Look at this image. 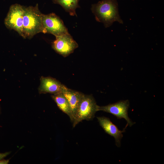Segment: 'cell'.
Listing matches in <instances>:
<instances>
[{"instance_id":"6","label":"cell","mask_w":164,"mask_h":164,"mask_svg":"<svg viewBox=\"0 0 164 164\" xmlns=\"http://www.w3.org/2000/svg\"><path fill=\"white\" fill-rule=\"evenodd\" d=\"M52 47L57 53L66 57L73 53L78 45L69 33L56 36Z\"/></svg>"},{"instance_id":"2","label":"cell","mask_w":164,"mask_h":164,"mask_svg":"<svg viewBox=\"0 0 164 164\" xmlns=\"http://www.w3.org/2000/svg\"><path fill=\"white\" fill-rule=\"evenodd\" d=\"M43 14L39 11L38 4L34 6L24 7L23 19V32L24 38H32L44 30L42 22Z\"/></svg>"},{"instance_id":"3","label":"cell","mask_w":164,"mask_h":164,"mask_svg":"<svg viewBox=\"0 0 164 164\" xmlns=\"http://www.w3.org/2000/svg\"><path fill=\"white\" fill-rule=\"evenodd\" d=\"M97 105L91 95L83 94L74 117L73 127L84 120H92L97 111Z\"/></svg>"},{"instance_id":"1","label":"cell","mask_w":164,"mask_h":164,"mask_svg":"<svg viewBox=\"0 0 164 164\" xmlns=\"http://www.w3.org/2000/svg\"><path fill=\"white\" fill-rule=\"evenodd\" d=\"M91 9L96 20L103 23L106 28L110 27L115 22L123 24L116 0H102L92 4Z\"/></svg>"},{"instance_id":"7","label":"cell","mask_w":164,"mask_h":164,"mask_svg":"<svg viewBox=\"0 0 164 164\" xmlns=\"http://www.w3.org/2000/svg\"><path fill=\"white\" fill-rule=\"evenodd\" d=\"M129 106L128 100H122L106 106H98L97 111H102L111 113L116 116L118 119L124 118L128 125L131 127L135 123L133 122L128 116V111Z\"/></svg>"},{"instance_id":"13","label":"cell","mask_w":164,"mask_h":164,"mask_svg":"<svg viewBox=\"0 0 164 164\" xmlns=\"http://www.w3.org/2000/svg\"><path fill=\"white\" fill-rule=\"evenodd\" d=\"M10 153V152H6L4 153H0V160L3 159Z\"/></svg>"},{"instance_id":"5","label":"cell","mask_w":164,"mask_h":164,"mask_svg":"<svg viewBox=\"0 0 164 164\" xmlns=\"http://www.w3.org/2000/svg\"><path fill=\"white\" fill-rule=\"evenodd\" d=\"M42 22L44 33L51 34L56 36L69 33L63 20L54 13L43 14Z\"/></svg>"},{"instance_id":"11","label":"cell","mask_w":164,"mask_h":164,"mask_svg":"<svg viewBox=\"0 0 164 164\" xmlns=\"http://www.w3.org/2000/svg\"><path fill=\"white\" fill-rule=\"evenodd\" d=\"M52 97L60 109L67 115L72 121L73 118L70 108L67 99L63 93L54 94Z\"/></svg>"},{"instance_id":"9","label":"cell","mask_w":164,"mask_h":164,"mask_svg":"<svg viewBox=\"0 0 164 164\" xmlns=\"http://www.w3.org/2000/svg\"><path fill=\"white\" fill-rule=\"evenodd\" d=\"M39 88L40 93L54 94L62 93L67 88L55 79L50 77H42Z\"/></svg>"},{"instance_id":"10","label":"cell","mask_w":164,"mask_h":164,"mask_svg":"<svg viewBox=\"0 0 164 164\" xmlns=\"http://www.w3.org/2000/svg\"><path fill=\"white\" fill-rule=\"evenodd\" d=\"M67 99L70 108L73 121L83 94L67 88L62 93Z\"/></svg>"},{"instance_id":"4","label":"cell","mask_w":164,"mask_h":164,"mask_svg":"<svg viewBox=\"0 0 164 164\" xmlns=\"http://www.w3.org/2000/svg\"><path fill=\"white\" fill-rule=\"evenodd\" d=\"M24 7L18 4L12 5L4 20L7 28L15 30L23 38V19Z\"/></svg>"},{"instance_id":"14","label":"cell","mask_w":164,"mask_h":164,"mask_svg":"<svg viewBox=\"0 0 164 164\" xmlns=\"http://www.w3.org/2000/svg\"><path fill=\"white\" fill-rule=\"evenodd\" d=\"M9 160L2 159L0 160V164H7L9 163Z\"/></svg>"},{"instance_id":"8","label":"cell","mask_w":164,"mask_h":164,"mask_svg":"<svg viewBox=\"0 0 164 164\" xmlns=\"http://www.w3.org/2000/svg\"><path fill=\"white\" fill-rule=\"evenodd\" d=\"M100 125L107 134L114 137L116 146L120 147L121 141L123 137L122 133L125 132V129L128 125L127 124L122 131L120 130L117 126L114 124L110 119L105 117H97Z\"/></svg>"},{"instance_id":"12","label":"cell","mask_w":164,"mask_h":164,"mask_svg":"<svg viewBox=\"0 0 164 164\" xmlns=\"http://www.w3.org/2000/svg\"><path fill=\"white\" fill-rule=\"evenodd\" d=\"M53 2L60 5L65 11L68 12L71 16L77 15L76 10L80 7L79 5L80 0H52Z\"/></svg>"}]
</instances>
